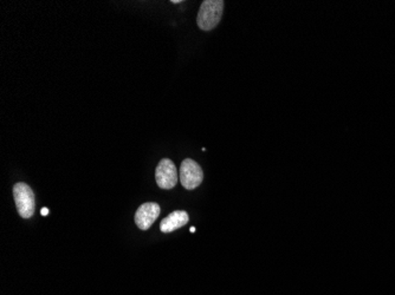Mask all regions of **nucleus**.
Wrapping results in <instances>:
<instances>
[{
    "instance_id": "6",
    "label": "nucleus",
    "mask_w": 395,
    "mask_h": 295,
    "mask_svg": "<svg viewBox=\"0 0 395 295\" xmlns=\"http://www.w3.org/2000/svg\"><path fill=\"white\" fill-rule=\"evenodd\" d=\"M189 221V214L184 210H177L169 214L160 222V230L162 233H172L174 230L187 225Z\"/></svg>"
},
{
    "instance_id": "1",
    "label": "nucleus",
    "mask_w": 395,
    "mask_h": 295,
    "mask_svg": "<svg viewBox=\"0 0 395 295\" xmlns=\"http://www.w3.org/2000/svg\"><path fill=\"white\" fill-rule=\"evenodd\" d=\"M223 0H205L202 1L199 13H198V26L202 31H211L218 26L223 17Z\"/></svg>"
},
{
    "instance_id": "7",
    "label": "nucleus",
    "mask_w": 395,
    "mask_h": 295,
    "mask_svg": "<svg viewBox=\"0 0 395 295\" xmlns=\"http://www.w3.org/2000/svg\"><path fill=\"white\" fill-rule=\"evenodd\" d=\"M42 215L43 217H47V214H49V209L47 208H43L42 209Z\"/></svg>"
},
{
    "instance_id": "8",
    "label": "nucleus",
    "mask_w": 395,
    "mask_h": 295,
    "mask_svg": "<svg viewBox=\"0 0 395 295\" xmlns=\"http://www.w3.org/2000/svg\"><path fill=\"white\" fill-rule=\"evenodd\" d=\"M181 0H172V4H180Z\"/></svg>"
},
{
    "instance_id": "5",
    "label": "nucleus",
    "mask_w": 395,
    "mask_h": 295,
    "mask_svg": "<svg viewBox=\"0 0 395 295\" xmlns=\"http://www.w3.org/2000/svg\"><path fill=\"white\" fill-rule=\"evenodd\" d=\"M160 215V206L154 202H147L140 206L135 212V223L141 230H148Z\"/></svg>"
},
{
    "instance_id": "4",
    "label": "nucleus",
    "mask_w": 395,
    "mask_h": 295,
    "mask_svg": "<svg viewBox=\"0 0 395 295\" xmlns=\"http://www.w3.org/2000/svg\"><path fill=\"white\" fill-rule=\"evenodd\" d=\"M156 184L161 189H172L177 186L178 176L177 166L169 160V158H162L156 171Z\"/></svg>"
},
{
    "instance_id": "3",
    "label": "nucleus",
    "mask_w": 395,
    "mask_h": 295,
    "mask_svg": "<svg viewBox=\"0 0 395 295\" xmlns=\"http://www.w3.org/2000/svg\"><path fill=\"white\" fill-rule=\"evenodd\" d=\"M179 179L182 187L187 190H193L202 184L204 179V173L202 166L191 158H186L181 163Z\"/></svg>"
},
{
    "instance_id": "9",
    "label": "nucleus",
    "mask_w": 395,
    "mask_h": 295,
    "mask_svg": "<svg viewBox=\"0 0 395 295\" xmlns=\"http://www.w3.org/2000/svg\"><path fill=\"white\" fill-rule=\"evenodd\" d=\"M189 230H191V233H194V232H195V228H194V227H191Z\"/></svg>"
},
{
    "instance_id": "2",
    "label": "nucleus",
    "mask_w": 395,
    "mask_h": 295,
    "mask_svg": "<svg viewBox=\"0 0 395 295\" xmlns=\"http://www.w3.org/2000/svg\"><path fill=\"white\" fill-rule=\"evenodd\" d=\"M13 196H14V202H16L19 215L23 219H30L32 217L34 208H36V201H34L32 189L26 183H16L13 187Z\"/></svg>"
}]
</instances>
